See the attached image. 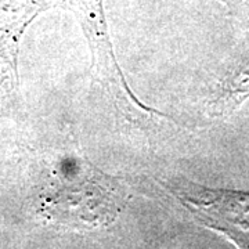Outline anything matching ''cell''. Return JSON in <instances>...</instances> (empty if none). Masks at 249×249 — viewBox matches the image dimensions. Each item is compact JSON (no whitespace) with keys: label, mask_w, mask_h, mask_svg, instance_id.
I'll return each instance as SVG.
<instances>
[{"label":"cell","mask_w":249,"mask_h":249,"mask_svg":"<svg viewBox=\"0 0 249 249\" xmlns=\"http://www.w3.org/2000/svg\"><path fill=\"white\" fill-rule=\"evenodd\" d=\"M127 194L119 178H111L89 160H62L49 186L46 208L55 222L73 229L108 226L122 212Z\"/></svg>","instance_id":"cell-1"},{"label":"cell","mask_w":249,"mask_h":249,"mask_svg":"<svg viewBox=\"0 0 249 249\" xmlns=\"http://www.w3.org/2000/svg\"><path fill=\"white\" fill-rule=\"evenodd\" d=\"M163 186L196 222L226 235L238 249H249V191L211 188L183 178H170Z\"/></svg>","instance_id":"cell-2"},{"label":"cell","mask_w":249,"mask_h":249,"mask_svg":"<svg viewBox=\"0 0 249 249\" xmlns=\"http://www.w3.org/2000/svg\"><path fill=\"white\" fill-rule=\"evenodd\" d=\"M249 98V37L235 47L208 100L211 115L229 116Z\"/></svg>","instance_id":"cell-3"},{"label":"cell","mask_w":249,"mask_h":249,"mask_svg":"<svg viewBox=\"0 0 249 249\" xmlns=\"http://www.w3.org/2000/svg\"><path fill=\"white\" fill-rule=\"evenodd\" d=\"M53 0H0V32L10 40L16 39L21 28Z\"/></svg>","instance_id":"cell-4"},{"label":"cell","mask_w":249,"mask_h":249,"mask_svg":"<svg viewBox=\"0 0 249 249\" xmlns=\"http://www.w3.org/2000/svg\"><path fill=\"white\" fill-rule=\"evenodd\" d=\"M61 4L73 13L80 27L97 28L107 22L104 0H60Z\"/></svg>","instance_id":"cell-5"},{"label":"cell","mask_w":249,"mask_h":249,"mask_svg":"<svg viewBox=\"0 0 249 249\" xmlns=\"http://www.w3.org/2000/svg\"><path fill=\"white\" fill-rule=\"evenodd\" d=\"M219 1L224 3V4L230 9V11L235 13V11L242 6V1H244V0H219Z\"/></svg>","instance_id":"cell-6"}]
</instances>
